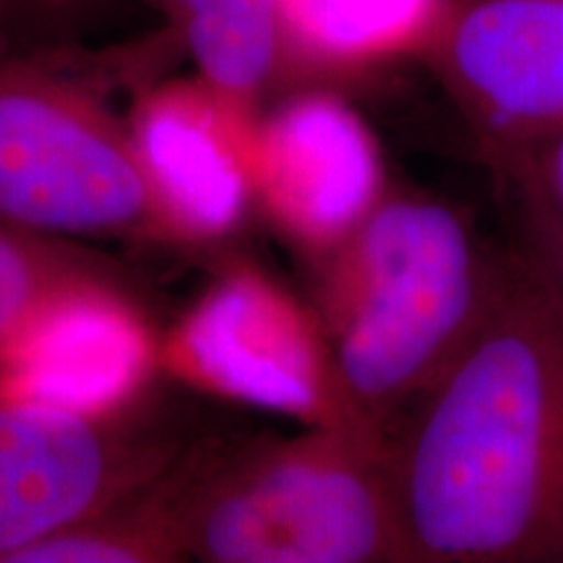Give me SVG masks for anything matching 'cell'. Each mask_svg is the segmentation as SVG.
Wrapping results in <instances>:
<instances>
[{"instance_id":"obj_2","label":"cell","mask_w":563,"mask_h":563,"mask_svg":"<svg viewBox=\"0 0 563 563\" xmlns=\"http://www.w3.org/2000/svg\"><path fill=\"white\" fill-rule=\"evenodd\" d=\"M321 258L313 311L344 402L389 435L473 334L498 258L449 203L389 191Z\"/></svg>"},{"instance_id":"obj_8","label":"cell","mask_w":563,"mask_h":563,"mask_svg":"<svg viewBox=\"0 0 563 563\" xmlns=\"http://www.w3.org/2000/svg\"><path fill=\"white\" fill-rule=\"evenodd\" d=\"M420 51L493 157L563 131V0H449Z\"/></svg>"},{"instance_id":"obj_3","label":"cell","mask_w":563,"mask_h":563,"mask_svg":"<svg viewBox=\"0 0 563 563\" xmlns=\"http://www.w3.org/2000/svg\"><path fill=\"white\" fill-rule=\"evenodd\" d=\"M186 545L207 563L407 561L389 441L363 426L203 441Z\"/></svg>"},{"instance_id":"obj_7","label":"cell","mask_w":563,"mask_h":563,"mask_svg":"<svg viewBox=\"0 0 563 563\" xmlns=\"http://www.w3.org/2000/svg\"><path fill=\"white\" fill-rule=\"evenodd\" d=\"M162 368L159 340L112 277L55 290L0 347V399L76 418L136 410Z\"/></svg>"},{"instance_id":"obj_14","label":"cell","mask_w":563,"mask_h":563,"mask_svg":"<svg viewBox=\"0 0 563 563\" xmlns=\"http://www.w3.org/2000/svg\"><path fill=\"white\" fill-rule=\"evenodd\" d=\"M87 277H112L100 256L60 238L0 224V347L42 300Z\"/></svg>"},{"instance_id":"obj_10","label":"cell","mask_w":563,"mask_h":563,"mask_svg":"<svg viewBox=\"0 0 563 563\" xmlns=\"http://www.w3.org/2000/svg\"><path fill=\"white\" fill-rule=\"evenodd\" d=\"M256 115L224 102L196 76L165 81L139 97L125 123L165 243H222L256 207L251 175Z\"/></svg>"},{"instance_id":"obj_5","label":"cell","mask_w":563,"mask_h":563,"mask_svg":"<svg viewBox=\"0 0 563 563\" xmlns=\"http://www.w3.org/2000/svg\"><path fill=\"white\" fill-rule=\"evenodd\" d=\"M159 363L191 389L302 428L363 426L344 402L319 316L251 266L211 282L159 340Z\"/></svg>"},{"instance_id":"obj_12","label":"cell","mask_w":563,"mask_h":563,"mask_svg":"<svg viewBox=\"0 0 563 563\" xmlns=\"http://www.w3.org/2000/svg\"><path fill=\"white\" fill-rule=\"evenodd\" d=\"M196 66V79L238 110L258 102L285 70L279 0H159Z\"/></svg>"},{"instance_id":"obj_6","label":"cell","mask_w":563,"mask_h":563,"mask_svg":"<svg viewBox=\"0 0 563 563\" xmlns=\"http://www.w3.org/2000/svg\"><path fill=\"white\" fill-rule=\"evenodd\" d=\"M186 446L133 410L76 418L0 399V563L115 501Z\"/></svg>"},{"instance_id":"obj_11","label":"cell","mask_w":563,"mask_h":563,"mask_svg":"<svg viewBox=\"0 0 563 563\" xmlns=\"http://www.w3.org/2000/svg\"><path fill=\"white\" fill-rule=\"evenodd\" d=\"M203 441L102 509L40 540L16 563H170L188 559V511Z\"/></svg>"},{"instance_id":"obj_1","label":"cell","mask_w":563,"mask_h":563,"mask_svg":"<svg viewBox=\"0 0 563 563\" xmlns=\"http://www.w3.org/2000/svg\"><path fill=\"white\" fill-rule=\"evenodd\" d=\"M386 441L407 561L563 563V313L522 251Z\"/></svg>"},{"instance_id":"obj_9","label":"cell","mask_w":563,"mask_h":563,"mask_svg":"<svg viewBox=\"0 0 563 563\" xmlns=\"http://www.w3.org/2000/svg\"><path fill=\"white\" fill-rule=\"evenodd\" d=\"M251 175L256 207L316 256L334 251L386 194L376 136L327 91H302L256 115Z\"/></svg>"},{"instance_id":"obj_17","label":"cell","mask_w":563,"mask_h":563,"mask_svg":"<svg viewBox=\"0 0 563 563\" xmlns=\"http://www.w3.org/2000/svg\"><path fill=\"white\" fill-rule=\"evenodd\" d=\"M51 3H55V5H68V3H74V0H51Z\"/></svg>"},{"instance_id":"obj_4","label":"cell","mask_w":563,"mask_h":563,"mask_svg":"<svg viewBox=\"0 0 563 563\" xmlns=\"http://www.w3.org/2000/svg\"><path fill=\"white\" fill-rule=\"evenodd\" d=\"M0 224L165 243L129 123L58 70L0 63Z\"/></svg>"},{"instance_id":"obj_13","label":"cell","mask_w":563,"mask_h":563,"mask_svg":"<svg viewBox=\"0 0 563 563\" xmlns=\"http://www.w3.org/2000/svg\"><path fill=\"white\" fill-rule=\"evenodd\" d=\"M285 68L352 70L418 51L449 0H279Z\"/></svg>"},{"instance_id":"obj_16","label":"cell","mask_w":563,"mask_h":563,"mask_svg":"<svg viewBox=\"0 0 563 563\" xmlns=\"http://www.w3.org/2000/svg\"><path fill=\"white\" fill-rule=\"evenodd\" d=\"M563 313V230L543 211L522 201V249Z\"/></svg>"},{"instance_id":"obj_15","label":"cell","mask_w":563,"mask_h":563,"mask_svg":"<svg viewBox=\"0 0 563 563\" xmlns=\"http://www.w3.org/2000/svg\"><path fill=\"white\" fill-rule=\"evenodd\" d=\"M517 183L519 199L563 230V131L496 157Z\"/></svg>"}]
</instances>
